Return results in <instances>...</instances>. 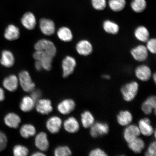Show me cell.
<instances>
[{
  "label": "cell",
  "mask_w": 156,
  "mask_h": 156,
  "mask_svg": "<svg viewBox=\"0 0 156 156\" xmlns=\"http://www.w3.org/2000/svg\"><path fill=\"white\" fill-rule=\"evenodd\" d=\"M139 90V85L136 81L126 84L121 89V91L123 98L127 102H131L134 100L137 95Z\"/></svg>",
  "instance_id": "6da1fadb"
},
{
  "label": "cell",
  "mask_w": 156,
  "mask_h": 156,
  "mask_svg": "<svg viewBox=\"0 0 156 156\" xmlns=\"http://www.w3.org/2000/svg\"><path fill=\"white\" fill-rule=\"evenodd\" d=\"M34 48L36 51L44 52L47 55L53 58L56 53V49L53 43L46 39H42L35 44Z\"/></svg>",
  "instance_id": "7a4b0ae2"
},
{
  "label": "cell",
  "mask_w": 156,
  "mask_h": 156,
  "mask_svg": "<svg viewBox=\"0 0 156 156\" xmlns=\"http://www.w3.org/2000/svg\"><path fill=\"white\" fill-rule=\"evenodd\" d=\"M19 83L25 92H31L35 89V84L33 82L30 74L28 71H23L19 75Z\"/></svg>",
  "instance_id": "3957f363"
},
{
  "label": "cell",
  "mask_w": 156,
  "mask_h": 156,
  "mask_svg": "<svg viewBox=\"0 0 156 156\" xmlns=\"http://www.w3.org/2000/svg\"><path fill=\"white\" fill-rule=\"evenodd\" d=\"M110 130L108 125L105 122H94L90 128V135L94 138L107 135Z\"/></svg>",
  "instance_id": "277c9868"
},
{
  "label": "cell",
  "mask_w": 156,
  "mask_h": 156,
  "mask_svg": "<svg viewBox=\"0 0 156 156\" xmlns=\"http://www.w3.org/2000/svg\"><path fill=\"white\" fill-rule=\"evenodd\" d=\"M76 64L75 58L72 56H67L64 58L62 63L63 77H67L73 74Z\"/></svg>",
  "instance_id": "5b68a950"
},
{
  "label": "cell",
  "mask_w": 156,
  "mask_h": 156,
  "mask_svg": "<svg viewBox=\"0 0 156 156\" xmlns=\"http://www.w3.org/2000/svg\"><path fill=\"white\" fill-rule=\"evenodd\" d=\"M130 54L136 61L142 62L147 59L149 51L146 46L140 44L132 49Z\"/></svg>",
  "instance_id": "8992f818"
},
{
  "label": "cell",
  "mask_w": 156,
  "mask_h": 156,
  "mask_svg": "<svg viewBox=\"0 0 156 156\" xmlns=\"http://www.w3.org/2000/svg\"><path fill=\"white\" fill-rule=\"evenodd\" d=\"M76 103L73 99H66L58 103L57 108L60 114L66 115L73 112L76 108Z\"/></svg>",
  "instance_id": "52a82bcc"
},
{
  "label": "cell",
  "mask_w": 156,
  "mask_h": 156,
  "mask_svg": "<svg viewBox=\"0 0 156 156\" xmlns=\"http://www.w3.org/2000/svg\"><path fill=\"white\" fill-rule=\"evenodd\" d=\"M36 110L38 113L42 115H48L53 111V106L50 99H39L35 105Z\"/></svg>",
  "instance_id": "ba28073f"
},
{
  "label": "cell",
  "mask_w": 156,
  "mask_h": 156,
  "mask_svg": "<svg viewBox=\"0 0 156 156\" xmlns=\"http://www.w3.org/2000/svg\"><path fill=\"white\" fill-rule=\"evenodd\" d=\"M141 134L138 126L134 124H130L126 126L123 132L124 139L128 143L133 141Z\"/></svg>",
  "instance_id": "9c48e42d"
},
{
  "label": "cell",
  "mask_w": 156,
  "mask_h": 156,
  "mask_svg": "<svg viewBox=\"0 0 156 156\" xmlns=\"http://www.w3.org/2000/svg\"><path fill=\"white\" fill-rule=\"evenodd\" d=\"M39 25L41 31L46 36H52L55 32V24L51 20L46 18L41 19Z\"/></svg>",
  "instance_id": "30bf717a"
},
{
  "label": "cell",
  "mask_w": 156,
  "mask_h": 156,
  "mask_svg": "<svg viewBox=\"0 0 156 156\" xmlns=\"http://www.w3.org/2000/svg\"><path fill=\"white\" fill-rule=\"evenodd\" d=\"M61 118L58 116H52L47 121L46 126L47 129L50 133L55 134L60 131L62 126Z\"/></svg>",
  "instance_id": "8fae6325"
},
{
  "label": "cell",
  "mask_w": 156,
  "mask_h": 156,
  "mask_svg": "<svg viewBox=\"0 0 156 156\" xmlns=\"http://www.w3.org/2000/svg\"><path fill=\"white\" fill-rule=\"evenodd\" d=\"M35 145L41 151H48L49 147V142L46 133L41 132L37 134L35 138Z\"/></svg>",
  "instance_id": "7c38bea8"
},
{
  "label": "cell",
  "mask_w": 156,
  "mask_h": 156,
  "mask_svg": "<svg viewBox=\"0 0 156 156\" xmlns=\"http://www.w3.org/2000/svg\"><path fill=\"white\" fill-rule=\"evenodd\" d=\"M76 50L80 55L87 56L92 53L93 46L88 40H83L80 41L76 45Z\"/></svg>",
  "instance_id": "4fadbf2b"
},
{
  "label": "cell",
  "mask_w": 156,
  "mask_h": 156,
  "mask_svg": "<svg viewBox=\"0 0 156 156\" xmlns=\"http://www.w3.org/2000/svg\"><path fill=\"white\" fill-rule=\"evenodd\" d=\"M136 78L142 81H147L151 79L152 72L151 68L147 65H141L137 66L135 70Z\"/></svg>",
  "instance_id": "5bb4252c"
},
{
  "label": "cell",
  "mask_w": 156,
  "mask_h": 156,
  "mask_svg": "<svg viewBox=\"0 0 156 156\" xmlns=\"http://www.w3.org/2000/svg\"><path fill=\"white\" fill-rule=\"evenodd\" d=\"M138 127L141 134L145 136H150L154 133V130L151 126V122L149 118H144L138 122Z\"/></svg>",
  "instance_id": "9a60e30c"
},
{
  "label": "cell",
  "mask_w": 156,
  "mask_h": 156,
  "mask_svg": "<svg viewBox=\"0 0 156 156\" xmlns=\"http://www.w3.org/2000/svg\"><path fill=\"white\" fill-rule=\"evenodd\" d=\"M18 78L14 75H10L5 77L3 81V85L5 89L10 92H14L19 86Z\"/></svg>",
  "instance_id": "2e32d148"
},
{
  "label": "cell",
  "mask_w": 156,
  "mask_h": 156,
  "mask_svg": "<svg viewBox=\"0 0 156 156\" xmlns=\"http://www.w3.org/2000/svg\"><path fill=\"white\" fill-rule=\"evenodd\" d=\"M4 122L5 125L12 129L18 128L21 122L20 117L14 112H9L5 115L4 118Z\"/></svg>",
  "instance_id": "e0dca14e"
},
{
  "label": "cell",
  "mask_w": 156,
  "mask_h": 156,
  "mask_svg": "<svg viewBox=\"0 0 156 156\" xmlns=\"http://www.w3.org/2000/svg\"><path fill=\"white\" fill-rule=\"evenodd\" d=\"M21 24L25 28L29 30L34 29L36 25V19L32 12H28L25 13L21 18Z\"/></svg>",
  "instance_id": "ac0fdd59"
},
{
  "label": "cell",
  "mask_w": 156,
  "mask_h": 156,
  "mask_svg": "<svg viewBox=\"0 0 156 156\" xmlns=\"http://www.w3.org/2000/svg\"><path fill=\"white\" fill-rule=\"evenodd\" d=\"M156 108V98L155 96H151L146 99L142 103L141 109L144 114L149 115L154 111L155 114Z\"/></svg>",
  "instance_id": "d6986e66"
},
{
  "label": "cell",
  "mask_w": 156,
  "mask_h": 156,
  "mask_svg": "<svg viewBox=\"0 0 156 156\" xmlns=\"http://www.w3.org/2000/svg\"><path fill=\"white\" fill-rule=\"evenodd\" d=\"M64 129L69 133H74L79 130L80 124L75 117H70L64 121L63 124Z\"/></svg>",
  "instance_id": "ffe728a7"
},
{
  "label": "cell",
  "mask_w": 156,
  "mask_h": 156,
  "mask_svg": "<svg viewBox=\"0 0 156 156\" xmlns=\"http://www.w3.org/2000/svg\"><path fill=\"white\" fill-rule=\"evenodd\" d=\"M133 120L131 113L128 110L121 111L117 116V121L120 125L126 126L129 125Z\"/></svg>",
  "instance_id": "44dd1931"
},
{
  "label": "cell",
  "mask_w": 156,
  "mask_h": 156,
  "mask_svg": "<svg viewBox=\"0 0 156 156\" xmlns=\"http://www.w3.org/2000/svg\"><path fill=\"white\" fill-rule=\"evenodd\" d=\"M0 63L4 67H12L15 63V58L12 52L8 50H3L2 52Z\"/></svg>",
  "instance_id": "7402d4cb"
},
{
  "label": "cell",
  "mask_w": 156,
  "mask_h": 156,
  "mask_svg": "<svg viewBox=\"0 0 156 156\" xmlns=\"http://www.w3.org/2000/svg\"><path fill=\"white\" fill-rule=\"evenodd\" d=\"M20 36L19 29L15 25L10 24L6 28L4 33L5 38L7 40L12 41L18 39Z\"/></svg>",
  "instance_id": "603a6c76"
},
{
  "label": "cell",
  "mask_w": 156,
  "mask_h": 156,
  "mask_svg": "<svg viewBox=\"0 0 156 156\" xmlns=\"http://www.w3.org/2000/svg\"><path fill=\"white\" fill-rule=\"evenodd\" d=\"M134 36L138 41L146 43L150 39L149 31L144 26H139L136 27L134 31Z\"/></svg>",
  "instance_id": "cb8c5ba5"
},
{
  "label": "cell",
  "mask_w": 156,
  "mask_h": 156,
  "mask_svg": "<svg viewBox=\"0 0 156 156\" xmlns=\"http://www.w3.org/2000/svg\"><path fill=\"white\" fill-rule=\"evenodd\" d=\"M36 102L30 96H25L21 99L20 108L23 112H30L34 108Z\"/></svg>",
  "instance_id": "d4e9b609"
},
{
  "label": "cell",
  "mask_w": 156,
  "mask_h": 156,
  "mask_svg": "<svg viewBox=\"0 0 156 156\" xmlns=\"http://www.w3.org/2000/svg\"><path fill=\"white\" fill-rule=\"evenodd\" d=\"M129 149L134 153L140 154L145 147V142L142 138L138 137L128 143Z\"/></svg>",
  "instance_id": "484cf974"
},
{
  "label": "cell",
  "mask_w": 156,
  "mask_h": 156,
  "mask_svg": "<svg viewBox=\"0 0 156 156\" xmlns=\"http://www.w3.org/2000/svg\"><path fill=\"white\" fill-rule=\"evenodd\" d=\"M102 26L105 32L109 34L116 35L118 34L120 30V27L118 24L108 20L103 22Z\"/></svg>",
  "instance_id": "4316f807"
},
{
  "label": "cell",
  "mask_w": 156,
  "mask_h": 156,
  "mask_svg": "<svg viewBox=\"0 0 156 156\" xmlns=\"http://www.w3.org/2000/svg\"><path fill=\"white\" fill-rule=\"evenodd\" d=\"M81 122L83 127L90 128L94 123L95 119L93 115L89 111H86L81 115Z\"/></svg>",
  "instance_id": "83f0119b"
},
{
  "label": "cell",
  "mask_w": 156,
  "mask_h": 156,
  "mask_svg": "<svg viewBox=\"0 0 156 156\" xmlns=\"http://www.w3.org/2000/svg\"><path fill=\"white\" fill-rule=\"evenodd\" d=\"M58 38L65 42H69L73 40V33L68 27H64L58 29L57 32Z\"/></svg>",
  "instance_id": "f1b7e54d"
},
{
  "label": "cell",
  "mask_w": 156,
  "mask_h": 156,
  "mask_svg": "<svg viewBox=\"0 0 156 156\" xmlns=\"http://www.w3.org/2000/svg\"><path fill=\"white\" fill-rule=\"evenodd\" d=\"M36 133V128L31 124H24L21 126L20 130V133L24 138H28L34 136Z\"/></svg>",
  "instance_id": "f546056e"
},
{
  "label": "cell",
  "mask_w": 156,
  "mask_h": 156,
  "mask_svg": "<svg viewBox=\"0 0 156 156\" xmlns=\"http://www.w3.org/2000/svg\"><path fill=\"white\" fill-rule=\"evenodd\" d=\"M109 7L115 12H119L123 10L126 5V0H109Z\"/></svg>",
  "instance_id": "4dcf8cb0"
},
{
  "label": "cell",
  "mask_w": 156,
  "mask_h": 156,
  "mask_svg": "<svg viewBox=\"0 0 156 156\" xmlns=\"http://www.w3.org/2000/svg\"><path fill=\"white\" fill-rule=\"evenodd\" d=\"M130 6L134 12L140 13L143 12L147 7L146 0H132Z\"/></svg>",
  "instance_id": "1f68e13d"
},
{
  "label": "cell",
  "mask_w": 156,
  "mask_h": 156,
  "mask_svg": "<svg viewBox=\"0 0 156 156\" xmlns=\"http://www.w3.org/2000/svg\"><path fill=\"white\" fill-rule=\"evenodd\" d=\"M54 153L55 156H69L72 155V152L68 146H62L56 147Z\"/></svg>",
  "instance_id": "d6a6232c"
},
{
  "label": "cell",
  "mask_w": 156,
  "mask_h": 156,
  "mask_svg": "<svg viewBox=\"0 0 156 156\" xmlns=\"http://www.w3.org/2000/svg\"><path fill=\"white\" fill-rule=\"evenodd\" d=\"M29 150L26 146L21 145H15L13 149V154L15 156H26L29 154Z\"/></svg>",
  "instance_id": "836d02e7"
},
{
  "label": "cell",
  "mask_w": 156,
  "mask_h": 156,
  "mask_svg": "<svg viewBox=\"0 0 156 156\" xmlns=\"http://www.w3.org/2000/svg\"><path fill=\"white\" fill-rule=\"evenodd\" d=\"M94 9L97 11H102L107 6L106 0H91Z\"/></svg>",
  "instance_id": "e575fe53"
},
{
  "label": "cell",
  "mask_w": 156,
  "mask_h": 156,
  "mask_svg": "<svg viewBox=\"0 0 156 156\" xmlns=\"http://www.w3.org/2000/svg\"><path fill=\"white\" fill-rule=\"evenodd\" d=\"M52 58L49 56L46 55L40 60L42 64V68L46 71H50L51 68Z\"/></svg>",
  "instance_id": "d590c367"
},
{
  "label": "cell",
  "mask_w": 156,
  "mask_h": 156,
  "mask_svg": "<svg viewBox=\"0 0 156 156\" xmlns=\"http://www.w3.org/2000/svg\"><path fill=\"white\" fill-rule=\"evenodd\" d=\"M146 43V47L149 52L153 54H155L156 52V39H149Z\"/></svg>",
  "instance_id": "8d00e7d4"
},
{
  "label": "cell",
  "mask_w": 156,
  "mask_h": 156,
  "mask_svg": "<svg viewBox=\"0 0 156 156\" xmlns=\"http://www.w3.org/2000/svg\"><path fill=\"white\" fill-rule=\"evenodd\" d=\"M7 143L8 139L6 135L4 133L0 131V152L4 151L7 147Z\"/></svg>",
  "instance_id": "74e56055"
},
{
  "label": "cell",
  "mask_w": 156,
  "mask_h": 156,
  "mask_svg": "<svg viewBox=\"0 0 156 156\" xmlns=\"http://www.w3.org/2000/svg\"><path fill=\"white\" fill-rule=\"evenodd\" d=\"M156 155V142L153 141L150 144L145 153L146 156H155Z\"/></svg>",
  "instance_id": "f35d334b"
},
{
  "label": "cell",
  "mask_w": 156,
  "mask_h": 156,
  "mask_svg": "<svg viewBox=\"0 0 156 156\" xmlns=\"http://www.w3.org/2000/svg\"><path fill=\"white\" fill-rule=\"evenodd\" d=\"M89 156H107V154L103 150L100 148H96L90 152Z\"/></svg>",
  "instance_id": "ab89813d"
},
{
  "label": "cell",
  "mask_w": 156,
  "mask_h": 156,
  "mask_svg": "<svg viewBox=\"0 0 156 156\" xmlns=\"http://www.w3.org/2000/svg\"><path fill=\"white\" fill-rule=\"evenodd\" d=\"M30 97L33 99L35 102L38 101L41 98L42 95V93L39 90L34 89L31 91Z\"/></svg>",
  "instance_id": "60d3db41"
},
{
  "label": "cell",
  "mask_w": 156,
  "mask_h": 156,
  "mask_svg": "<svg viewBox=\"0 0 156 156\" xmlns=\"http://www.w3.org/2000/svg\"><path fill=\"white\" fill-rule=\"evenodd\" d=\"M46 55H47L44 52L40 51H36V52H34V55H33V56H34V59L36 60H38V61H40Z\"/></svg>",
  "instance_id": "b9f144b4"
},
{
  "label": "cell",
  "mask_w": 156,
  "mask_h": 156,
  "mask_svg": "<svg viewBox=\"0 0 156 156\" xmlns=\"http://www.w3.org/2000/svg\"><path fill=\"white\" fill-rule=\"evenodd\" d=\"M5 98V92L4 90L0 87V102H2Z\"/></svg>",
  "instance_id": "7bdbcfd3"
},
{
  "label": "cell",
  "mask_w": 156,
  "mask_h": 156,
  "mask_svg": "<svg viewBox=\"0 0 156 156\" xmlns=\"http://www.w3.org/2000/svg\"><path fill=\"white\" fill-rule=\"evenodd\" d=\"M35 66L36 69L38 71H40L43 68L41 63L40 61H38V60H36L35 62Z\"/></svg>",
  "instance_id": "ee69618b"
},
{
  "label": "cell",
  "mask_w": 156,
  "mask_h": 156,
  "mask_svg": "<svg viewBox=\"0 0 156 156\" xmlns=\"http://www.w3.org/2000/svg\"><path fill=\"white\" fill-rule=\"evenodd\" d=\"M33 156H46L42 151H37L33 154L32 155Z\"/></svg>",
  "instance_id": "f6af8a7d"
},
{
  "label": "cell",
  "mask_w": 156,
  "mask_h": 156,
  "mask_svg": "<svg viewBox=\"0 0 156 156\" xmlns=\"http://www.w3.org/2000/svg\"><path fill=\"white\" fill-rule=\"evenodd\" d=\"M103 78L107 80L110 79L111 77L110 76L108 75H105L103 76Z\"/></svg>",
  "instance_id": "bcb514c9"
},
{
  "label": "cell",
  "mask_w": 156,
  "mask_h": 156,
  "mask_svg": "<svg viewBox=\"0 0 156 156\" xmlns=\"http://www.w3.org/2000/svg\"><path fill=\"white\" fill-rule=\"evenodd\" d=\"M153 80H154V82L155 83H156V74L155 73H154V74L153 76Z\"/></svg>",
  "instance_id": "7dc6e473"
}]
</instances>
